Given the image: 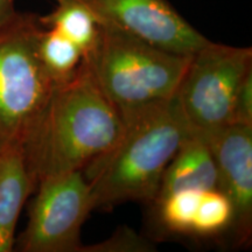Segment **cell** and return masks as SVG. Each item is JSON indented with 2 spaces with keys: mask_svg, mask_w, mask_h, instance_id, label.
Segmentation results:
<instances>
[{
  "mask_svg": "<svg viewBox=\"0 0 252 252\" xmlns=\"http://www.w3.org/2000/svg\"><path fill=\"white\" fill-rule=\"evenodd\" d=\"M124 130L82 61L77 74L55 88L24 140L28 169L36 185L45 176L83 171L109 152Z\"/></svg>",
  "mask_w": 252,
  "mask_h": 252,
  "instance_id": "obj_1",
  "label": "cell"
},
{
  "mask_svg": "<svg viewBox=\"0 0 252 252\" xmlns=\"http://www.w3.org/2000/svg\"><path fill=\"white\" fill-rule=\"evenodd\" d=\"M191 133L175 96L125 125L109 152L83 169L94 210L123 202H154L163 171Z\"/></svg>",
  "mask_w": 252,
  "mask_h": 252,
  "instance_id": "obj_2",
  "label": "cell"
},
{
  "mask_svg": "<svg viewBox=\"0 0 252 252\" xmlns=\"http://www.w3.org/2000/svg\"><path fill=\"white\" fill-rule=\"evenodd\" d=\"M99 25L98 41L83 63L124 124L172 99L191 55L175 54L111 25Z\"/></svg>",
  "mask_w": 252,
  "mask_h": 252,
  "instance_id": "obj_3",
  "label": "cell"
},
{
  "mask_svg": "<svg viewBox=\"0 0 252 252\" xmlns=\"http://www.w3.org/2000/svg\"><path fill=\"white\" fill-rule=\"evenodd\" d=\"M41 30L32 13L0 28V151L23 145L58 87L40 58Z\"/></svg>",
  "mask_w": 252,
  "mask_h": 252,
  "instance_id": "obj_4",
  "label": "cell"
},
{
  "mask_svg": "<svg viewBox=\"0 0 252 252\" xmlns=\"http://www.w3.org/2000/svg\"><path fill=\"white\" fill-rule=\"evenodd\" d=\"M252 69V49L209 42L191 55L175 99L191 133L208 137L231 124L232 103Z\"/></svg>",
  "mask_w": 252,
  "mask_h": 252,
  "instance_id": "obj_5",
  "label": "cell"
},
{
  "mask_svg": "<svg viewBox=\"0 0 252 252\" xmlns=\"http://www.w3.org/2000/svg\"><path fill=\"white\" fill-rule=\"evenodd\" d=\"M93 210L90 185L82 171L40 179L18 250L81 252L82 225Z\"/></svg>",
  "mask_w": 252,
  "mask_h": 252,
  "instance_id": "obj_6",
  "label": "cell"
},
{
  "mask_svg": "<svg viewBox=\"0 0 252 252\" xmlns=\"http://www.w3.org/2000/svg\"><path fill=\"white\" fill-rule=\"evenodd\" d=\"M99 24L111 25L151 45L193 55L210 40L176 11L168 0H80Z\"/></svg>",
  "mask_w": 252,
  "mask_h": 252,
  "instance_id": "obj_7",
  "label": "cell"
},
{
  "mask_svg": "<svg viewBox=\"0 0 252 252\" xmlns=\"http://www.w3.org/2000/svg\"><path fill=\"white\" fill-rule=\"evenodd\" d=\"M203 139L215 160L219 190L231 203L236 244H249L252 234V126L230 124Z\"/></svg>",
  "mask_w": 252,
  "mask_h": 252,
  "instance_id": "obj_8",
  "label": "cell"
},
{
  "mask_svg": "<svg viewBox=\"0 0 252 252\" xmlns=\"http://www.w3.org/2000/svg\"><path fill=\"white\" fill-rule=\"evenodd\" d=\"M182 190H219V176L207 141L190 133L163 171L153 203Z\"/></svg>",
  "mask_w": 252,
  "mask_h": 252,
  "instance_id": "obj_9",
  "label": "cell"
},
{
  "mask_svg": "<svg viewBox=\"0 0 252 252\" xmlns=\"http://www.w3.org/2000/svg\"><path fill=\"white\" fill-rule=\"evenodd\" d=\"M36 184L28 169L23 145L0 151V252L14 248V231L25 202Z\"/></svg>",
  "mask_w": 252,
  "mask_h": 252,
  "instance_id": "obj_10",
  "label": "cell"
},
{
  "mask_svg": "<svg viewBox=\"0 0 252 252\" xmlns=\"http://www.w3.org/2000/svg\"><path fill=\"white\" fill-rule=\"evenodd\" d=\"M55 7L39 17L43 28H52L68 37L83 52V58L96 46L100 25L93 12L80 0H55Z\"/></svg>",
  "mask_w": 252,
  "mask_h": 252,
  "instance_id": "obj_11",
  "label": "cell"
},
{
  "mask_svg": "<svg viewBox=\"0 0 252 252\" xmlns=\"http://www.w3.org/2000/svg\"><path fill=\"white\" fill-rule=\"evenodd\" d=\"M39 54L56 86L70 81L83 61V52L80 47L52 28L42 27L41 30Z\"/></svg>",
  "mask_w": 252,
  "mask_h": 252,
  "instance_id": "obj_12",
  "label": "cell"
},
{
  "mask_svg": "<svg viewBox=\"0 0 252 252\" xmlns=\"http://www.w3.org/2000/svg\"><path fill=\"white\" fill-rule=\"evenodd\" d=\"M232 207L228 197L220 190H207L201 194L195 214L191 234L214 236L231 229Z\"/></svg>",
  "mask_w": 252,
  "mask_h": 252,
  "instance_id": "obj_13",
  "label": "cell"
},
{
  "mask_svg": "<svg viewBox=\"0 0 252 252\" xmlns=\"http://www.w3.org/2000/svg\"><path fill=\"white\" fill-rule=\"evenodd\" d=\"M201 194L202 191L182 190L158 202L162 225L171 232L191 234Z\"/></svg>",
  "mask_w": 252,
  "mask_h": 252,
  "instance_id": "obj_14",
  "label": "cell"
},
{
  "mask_svg": "<svg viewBox=\"0 0 252 252\" xmlns=\"http://www.w3.org/2000/svg\"><path fill=\"white\" fill-rule=\"evenodd\" d=\"M156 248L130 228L116 230L111 237L94 245H83L81 252H149Z\"/></svg>",
  "mask_w": 252,
  "mask_h": 252,
  "instance_id": "obj_15",
  "label": "cell"
},
{
  "mask_svg": "<svg viewBox=\"0 0 252 252\" xmlns=\"http://www.w3.org/2000/svg\"><path fill=\"white\" fill-rule=\"evenodd\" d=\"M231 124L252 126V69L244 75L236 91Z\"/></svg>",
  "mask_w": 252,
  "mask_h": 252,
  "instance_id": "obj_16",
  "label": "cell"
},
{
  "mask_svg": "<svg viewBox=\"0 0 252 252\" xmlns=\"http://www.w3.org/2000/svg\"><path fill=\"white\" fill-rule=\"evenodd\" d=\"M18 14L14 0H0V28L13 21Z\"/></svg>",
  "mask_w": 252,
  "mask_h": 252,
  "instance_id": "obj_17",
  "label": "cell"
}]
</instances>
